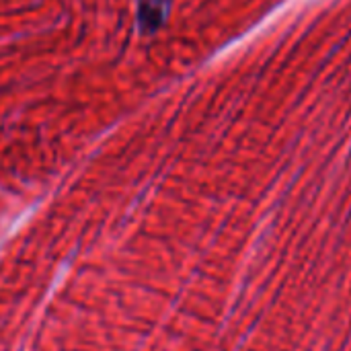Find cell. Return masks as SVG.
Returning a JSON list of instances; mask_svg holds the SVG:
<instances>
[{
    "label": "cell",
    "instance_id": "cell-1",
    "mask_svg": "<svg viewBox=\"0 0 351 351\" xmlns=\"http://www.w3.org/2000/svg\"><path fill=\"white\" fill-rule=\"evenodd\" d=\"M171 0H142L138 8V21L144 31H154L158 29L169 12Z\"/></svg>",
    "mask_w": 351,
    "mask_h": 351
}]
</instances>
